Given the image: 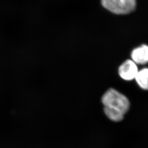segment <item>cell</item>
<instances>
[{"instance_id": "obj_4", "label": "cell", "mask_w": 148, "mask_h": 148, "mask_svg": "<svg viewBox=\"0 0 148 148\" xmlns=\"http://www.w3.org/2000/svg\"><path fill=\"white\" fill-rule=\"evenodd\" d=\"M133 62L138 64H145L148 62V46L141 45L133 50L131 54Z\"/></svg>"}, {"instance_id": "obj_1", "label": "cell", "mask_w": 148, "mask_h": 148, "mask_svg": "<svg viewBox=\"0 0 148 148\" xmlns=\"http://www.w3.org/2000/svg\"><path fill=\"white\" fill-rule=\"evenodd\" d=\"M102 101L105 107L115 109L123 114L127 113L130 108L128 99L113 89H110L103 95Z\"/></svg>"}, {"instance_id": "obj_3", "label": "cell", "mask_w": 148, "mask_h": 148, "mask_svg": "<svg viewBox=\"0 0 148 148\" xmlns=\"http://www.w3.org/2000/svg\"><path fill=\"white\" fill-rule=\"evenodd\" d=\"M136 64L133 60L125 61L119 69V73L120 77L126 81H131L135 79L138 73V69Z\"/></svg>"}, {"instance_id": "obj_5", "label": "cell", "mask_w": 148, "mask_h": 148, "mask_svg": "<svg viewBox=\"0 0 148 148\" xmlns=\"http://www.w3.org/2000/svg\"><path fill=\"white\" fill-rule=\"evenodd\" d=\"M137 84L143 89L148 90V68H144L138 71L135 77Z\"/></svg>"}, {"instance_id": "obj_6", "label": "cell", "mask_w": 148, "mask_h": 148, "mask_svg": "<svg viewBox=\"0 0 148 148\" xmlns=\"http://www.w3.org/2000/svg\"><path fill=\"white\" fill-rule=\"evenodd\" d=\"M104 112L105 114L110 119L115 122L120 121L122 120L124 115V114L119 111L108 107H105Z\"/></svg>"}, {"instance_id": "obj_2", "label": "cell", "mask_w": 148, "mask_h": 148, "mask_svg": "<svg viewBox=\"0 0 148 148\" xmlns=\"http://www.w3.org/2000/svg\"><path fill=\"white\" fill-rule=\"evenodd\" d=\"M102 5L112 13L117 14H130L135 8L136 0H101Z\"/></svg>"}]
</instances>
